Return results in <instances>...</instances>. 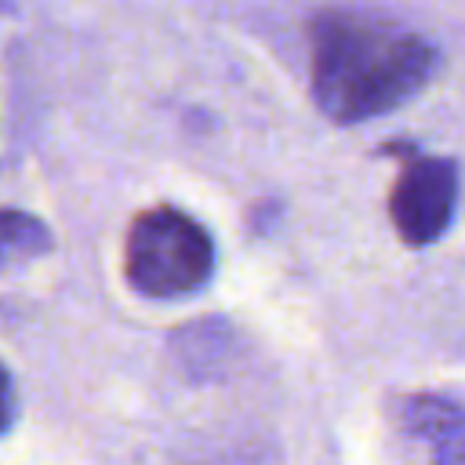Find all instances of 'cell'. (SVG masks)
Segmentation results:
<instances>
[{
  "label": "cell",
  "instance_id": "obj_6",
  "mask_svg": "<svg viewBox=\"0 0 465 465\" xmlns=\"http://www.w3.org/2000/svg\"><path fill=\"white\" fill-rule=\"evenodd\" d=\"M15 411H18V400H15V381H11L7 367L0 363V436L11 429V421H15Z\"/></svg>",
  "mask_w": 465,
  "mask_h": 465
},
{
  "label": "cell",
  "instance_id": "obj_1",
  "mask_svg": "<svg viewBox=\"0 0 465 465\" xmlns=\"http://www.w3.org/2000/svg\"><path fill=\"white\" fill-rule=\"evenodd\" d=\"M309 73L327 120L363 124L414 102L440 73V47L400 18L327 7L309 25Z\"/></svg>",
  "mask_w": 465,
  "mask_h": 465
},
{
  "label": "cell",
  "instance_id": "obj_2",
  "mask_svg": "<svg viewBox=\"0 0 465 465\" xmlns=\"http://www.w3.org/2000/svg\"><path fill=\"white\" fill-rule=\"evenodd\" d=\"M124 276L134 294L153 302L193 298L214 276V240L174 203L145 207L124 240Z\"/></svg>",
  "mask_w": 465,
  "mask_h": 465
},
{
  "label": "cell",
  "instance_id": "obj_3",
  "mask_svg": "<svg viewBox=\"0 0 465 465\" xmlns=\"http://www.w3.org/2000/svg\"><path fill=\"white\" fill-rule=\"evenodd\" d=\"M458 163L450 156H403V171L389 193V218L403 243H436L458 214Z\"/></svg>",
  "mask_w": 465,
  "mask_h": 465
},
{
  "label": "cell",
  "instance_id": "obj_5",
  "mask_svg": "<svg viewBox=\"0 0 465 465\" xmlns=\"http://www.w3.org/2000/svg\"><path fill=\"white\" fill-rule=\"evenodd\" d=\"M51 247H54V236L36 214L18 211V207L0 211V272L29 265L51 254Z\"/></svg>",
  "mask_w": 465,
  "mask_h": 465
},
{
  "label": "cell",
  "instance_id": "obj_4",
  "mask_svg": "<svg viewBox=\"0 0 465 465\" xmlns=\"http://www.w3.org/2000/svg\"><path fill=\"white\" fill-rule=\"evenodd\" d=\"M403 436L421 443L432 465H465V414L454 396L443 392H411L392 407Z\"/></svg>",
  "mask_w": 465,
  "mask_h": 465
}]
</instances>
